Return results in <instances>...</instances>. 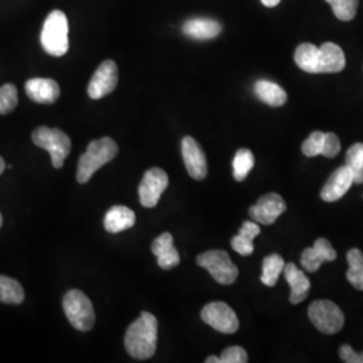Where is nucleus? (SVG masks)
Returning <instances> with one entry per match:
<instances>
[{
    "mask_svg": "<svg viewBox=\"0 0 363 363\" xmlns=\"http://www.w3.org/2000/svg\"><path fill=\"white\" fill-rule=\"evenodd\" d=\"M118 69L116 62L106 60L97 67L88 85V94L91 100H100L116 89Z\"/></svg>",
    "mask_w": 363,
    "mask_h": 363,
    "instance_id": "9d476101",
    "label": "nucleus"
},
{
    "mask_svg": "<svg viewBox=\"0 0 363 363\" xmlns=\"http://www.w3.org/2000/svg\"><path fill=\"white\" fill-rule=\"evenodd\" d=\"M4 169H6V163H4V159L0 156V175L3 174Z\"/></svg>",
    "mask_w": 363,
    "mask_h": 363,
    "instance_id": "e433bc0d",
    "label": "nucleus"
},
{
    "mask_svg": "<svg viewBox=\"0 0 363 363\" xmlns=\"http://www.w3.org/2000/svg\"><path fill=\"white\" fill-rule=\"evenodd\" d=\"M169 187V175L162 169H150L139 184V198L144 208H155Z\"/></svg>",
    "mask_w": 363,
    "mask_h": 363,
    "instance_id": "1a4fd4ad",
    "label": "nucleus"
},
{
    "mask_svg": "<svg viewBox=\"0 0 363 363\" xmlns=\"http://www.w3.org/2000/svg\"><path fill=\"white\" fill-rule=\"evenodd\" d=\"M152 253L157 257V264L162 269H172L179 265L181 256L174 247V238L171 233L160 234L152 242Z\"/></svg>",
    "mask_w": 363,
    "mask_h": 363,
    "instance_id": "dca6fc26",
    "label": "nucleus"
},
{
    "mask_svg": "<svg viewBox=\"0 0 363 363\" xmlns=\"http://www.w3.org/2000/svg\"><path fill=\"white\" fill-rule=\"evenodd\" d=\"M330 6L339 21L350 22L357 15L359 0H333Z\"/></svg>",
    "mask_w": 363,
    "mask_h": 363,
    "instance_id": "c85d7f7f",
    "label": "nucleus"
},
{
    "mask_svg": "<svg viewBox=\"0 0 363 363\" xmlns=\"http://www.w3.org/2000/svg\"><path fill=\"white\" fill-rule=\"evenodd\" d=\"M220 363H247V352L240 346H232L222 351Z\"/></svg>",
    "mask_w": 363,
    "mask_h": 363,
    "instance_id": "2f4dec72",
    "label": "nucleus"
},
{
    "mask_svg": "<svg viewBox=\"0 0 363 363\" xmlns=\"http://www.w3.org/2000/svg\"><path fill=\"white\" fill-rule=\"evenodd\" d=\"M64 311L70 325L78 331L86 333L93 328L96 320L94 308L84 292L78 289L69 291L64 298Z\"/></svg>",
    "mask_w": 363,
    "mask_h": 363,
    "instance_id": "39448f33",
    "label": "nucleus"
},
{
    "mask_svg": "<svg viewBox=\"0 0 363 363\" xmlns=\"http://www.w3.org/2000/svg\"><path fill=\"white\" fill-rule=\"evenodd\" d=\"M40 43L45 52L52 57H62L69 50V23L65 13L54 10L46 18L42 33Z\"/></svg>",
    "mask_w": 363,
    "mask_h": 363,
    "instance_id": "7ed1b4c3",
    "label": "nucleus"
},
{
    "mask_svg": "<svg viewBox=\"0 0 363 363\" xmlns=\"http://www.w3.org/2000/svg\"><path fill=\"white\" fill-rule=\"evenodd\" d=\"M25 300L22 286L7 276H0V301L6 304H21Z\"/></svg>",
    "mask_w": 363,
    "mask_h": 363,
    "instance_id": "393cba45",
    "label": "nucleus"
},
{
    "mask_svg": "<svg viewBox=\"0 0 363 363\" xmlns=\"http://www.w3.org/2000/svg\"><path fill=\"white\" fill-rule=\"evenodd\" d=\"M283 273L286 276L288 284L291 286V296H289L291 304H298L304 301L311 289V283L308 277L304 274V272H301L294 262L286 264Z\"/></svg>",
    "mask_w": 363,
    "mask_h": 363,
    "instance_id": "a211bd4d",
    "label": "nucleus"
},
{
    "mask_svg": "<svg viewBox=\"0 0 363 363\" xmlns=\"http://www.w3.org/2000/svg\"><path fill=\"white\" fill-rule=\"evenodd\" d=\"M255 167V155L250 150L241 148L233 159V175L237 182L247 179V174Z\"/></svg>",
    "mask_w": 363,
    "mask_h": 363,
    "instance_id": "bb28decb",
    "label": "nucleus"
},
{
    "mask_svg": "<svg viewBox=\"0 0 363 363\" xmlns=\"http://www.w3.org/2000/svg\"><path fill=\"white\" fill-rule=\"evenodd\" d=\"M182 156L186 169L191 178L202 181L208 175V160L202 147L191 136L182 140Z\"/></svg>",
    "mask_w": 363,
    "mask_h": 363,
    "instance_id": "9b49d317",
    "label": "nucleus"
},
{
    "mask_svg": "<svg viewBox=\"0 0 363 363\" xmlns=\"http://www.w3.org/2000/svg\"><path fill=\"white\" fill-rule=\"evenodd\" d=\"M1 225H3V217H1V214H0V228H1Z\"/></svg>",
    "mask_w": 363,
    "mask_h": 363,
    "instance_id": "4c0bfd02",
    "label": "nucleus"
},
{
    "mask_svg": "<svg viewBox=\"0 0 363 363\" xmlns=\"http://www.w3.org/2000/svg\"><path fill=\"white\" fill-rule=\"evenodd\" d=\"M339 357L343 362L346 363H363V351L357 352L352 350V347L349 345H343L339 349Z\"/></svg>",
    "mask_w": 363,
    "mask_h": 363,
    "instance_id": "72a5a7b5",
    "label": "nucleus"
},
{
    "mask_svg": "<svg viewBox=\"0 0 363 363\" xmlns=\"http://www.w3.org/2000/svg\"><path fill=\"white\" fill-rule=\"evenodd\" d=\"M308 316L312 325L320 333L334 335L345 325V315L334 301L316 300L308 308Z\"/></svg>",
    "mask_w": 363,
    "mask_h": 363,
    "instance_id": "0eeeda50",
    "label": "nucleus"
},
{
    "mask_svg": "<svg viewBox=\"0 0 363 363\" xmlns=\"http://www.w3.org/2000/svg\"><path fill=\"white\" fill-rule=\"evenodd\" d=\"M340 152V140L335 133H325V142L322 155L325 157H335Z\"/></svg>",
    "mask_w": 363,
    "mask_h": 363,
    "instance_id": "473e14b6",
    "label": "nucleus"
},
{
    "mask_svg": "<svg viewBox=\"0 0 363 363\" xmlns=\"http://www.w3.org/2000/svg\"><path fill=\"white\" fill-rule=\"evenodd\" d=\"M286 210L284 199L276 193H269L262 195L257 203L249 208V216L255 222L262 225H272Z\"/></svg>",
    "mask_w": 363,
    "mask_h": 363,
    "instance_id": "f8f14e48",
    "label": "nucleus"
},
{
    "mask_svg": "<svg viewBox=\"0 0 363 363\" xmlns=\"http://www.w3.org/2000/svg\"><path fill=\"white\" fill-rule=\"evenodd\" d=\"M325 1H327V3H328V4H330V3H331V1H333V0H325Z\"/></svg>",
    "mask_w": 363,
    "mask_h": 363,
    "instance_id": "58836bf2",
    "label": "nucleus"
},
{
    "mask_svg": "<svg viewBox=\"0 0 363 363\" xmlns=\"http://www.w3.org/2000/svg\"><path fill=\"white\" fill-rule=\"evenodd\" d=\"M30 100L38 104H52L58 100L61 89L52 78H31L25 85Z\"/></svg>",
    "mask_w": 363,
    "mask_h": 363,
    "instance_id": "2eb2a0df",
    "label": "nucleus"
},
{
    "mask_svg": "<svg viewBox=\"0 0 363 363\" xmlns=\"http://www.w3.org/2000/svg\"><path fill=\"white\" fill-rule=\"evenodd\" d=\"M354 183V177L352 172L347 166H342L335 169L328 181L325 182L320 196L325 202H335L339 201L342 196L350 190L351 186Z\"/></svg>",
    "mask_w": 363,
    "mask_h": 363,
    "instance_id": "4468645a",
    "label": "nucleus"
},
{
    "mask_svg": "<svg viewBox=\"0 0 363 363\" xmlns=\"http://www.w3.org/2000/svg\"><path fill=\"white\" fill-rule=\"evenodd\" d=\"M222 26L217 21L208 18H194L183 25L184 35L193 39H213L220 35Z\"/></svg>",
    "mask_w": 363,
    "mask_h": 363,
    "instance_id": "aec40b11",
    "label": "nucleus"
},
{
    "mask_svg": "<svg viewBox=\"0 0 363 363\" xmlns=\"http://www.w3.org/2000/svg\"><path fill=\"white\" fill-rule=\"evenodd\" d=\"M196 264L205 268L222 286L233 284L238 277V268L225 250H208L196 257Z\"/></svg>",
    "mask_w": 363,
    "mask_h": 363,
    "instance_id": "423d86ee",
    "label": "nucleus"
},
{
    "mask_svg": "<svg viewBox=\"0 0 363 363\" xmlns=\"http://www.w3.org/2000/svg\"><path fill=\"white\" fill-rule=\"evenodd\" d=\"M347 280L351 286L363 291V253L359 249H351L347 253Z\"/></svg>",
    "mask_w": 363,
    "mask_h": 363,
    "instance_id": "a878e982",
    "label": "nucleus"
},
{
    "mask_svg": "<svg viewBox=\"0 0 363 363\" xmlns=\"http://www.w3.org/2000/svg\"><path fill=\"white\" fill-rule=\"evenodd\" d=\"M284 267H286V262L280 255H271L265 257L262 261L261 283L267 286H276L279 276L283 273Z\"/></svg>",
    "mask_w": 363,
    "mask_h": 363,
    "instance_id": "b1692460",
    "label": "nucleus"
},
{
    "mask_svg": "<svg viewBox=\"0 0 363 363\" xmlns=\"http://www.w3.org/2000/svg\"><path fill=\"white\" fill-rule=\"evenodd\" d=\"M318 57L319 48L313 43H301L295 50V62L296 65L307 73L318 74Z\"/></svg>",
    "mask_w": 363,
    "mask_h": 363,
    "instance_id": "5701e85b",
    "label": "nucleus"
},
{
    "mask_svg": "<svg viewBox=\"0 0 363 363\" xmlns=\"http://www.w3.org/2000/svg\"><path fill=\"white\" fill-rule=\"evenodd\" d=\"M206 363H220V359L213 355V357H208V359H206Z\"/></svg>",
    "mask_w": 363,
    "mask_h": 363,
    "instance_id": "c9c22d12",
    "label": "nucleus"
},
{
    "mask_svg": "<svg viewBox=\"0 0 363 363\" xmlns=\"http://www.w3.org/2000/svg\"><path fill=\"white\" fill-rule=\"evenodd\" d=\"M346 66L343 50L333 42H325L319 48L318 74L319 73H339Z\"/></svg>",
    "mask_w": 363,
    "mask_h": 363,
    "instance_id": "f3484780",
    "label": "nucleus"
},
{
    "mask_svg": "<svg viewBox=\"0 0 363 363\" xmlns=\"http://www.w3.org/2000/svg\"><path fill=\"white\" fill-rule=\"evenodd\" d=\"M201 318L206 325L222 334H234L240 327L235 312L223 301L206 304L201 311Z\"/></svg>",
    "mask_w": 363,
    "mask_h": 363,
    "instance_id": "6e6552de",
    "label": "nucleus"
},
{
    "mask_svg": "<svg viewBox=\"0 0 363 363\" xmlns=\"http://www.w3.org/2000/svg\"><path fill=\"white\" fill-rule=\"evenodd\" d=\"M323 142H325V132L315 130L304 140V143L301 145V151L304 155L308 156V157L322 155Z\"/></svg>",
    "mask_w": 363,
    "mask_h": 363,
    "instance_id": "7c9ffc66",
    "label": "nucleus"
},
{
    "mask_svg": "<svg viewBox=\"0 0 363 363\" xmlns=\"http://www.w3.org/2000/svg\"><path fill=\"white\" fill-rule=\"evenodd\" d=\"M261 229L256 222L247 220L237 235L232 238V247L241 256H250L255 250L253 240L259 235Z\"/></svg>",
    "mask_w": 363,
    "mask_h": 363,
    "instance_id": "4be33fe9",
    "label": "nucleus"
},
{
    "mask_svg": "<svg viewBox=\"0 0 363 363\" xmlns=\"http://www.w3.org/2000/svg\"><path fill=\"white\" fill-rule=\"evenodd\" d=\"M118 152V147L113 139L101 138L89 143L86 151L79 157L77 167V182L84 184L89 182L97 169L113 160Z\"/></svg>",
    "mask_w": 363,
    "mask_h": 363,
    "instance_id": "f03ea898",
    "label": "nucleus"
},
{
    "mask_svg": "<svg viewBox=\"0 0 363 363\" xmlns=\"http://www.w3.org/2000/svg\"><path fill=\"white\" fill-rule=\"evenodd\" d=\"M18 105V89L13 84H6L0 88V115L13 112Z\"/></svg>",
    "mask_w": 363,
    "mask_h": 363,
    "instance_id": "c756f323",
    "label": "nucleus"
},
{
    "mask_svg": "<svg viewBox=\"0 0 363 363\" xmlns=\"http://www.w3.org/2000/svg\"><path fill=\"white\" fill-rule=\"evenodd\" d=\"M33 143L50 154L54 169H62L66 157L72 151L70 138L58 128L39 127L33 132Z\"/></svg>",
    "mask_w": 363,
    "mask_h": 363,
    "instance_id": "20e7f679",
    "label": "nucleus"
},
{
    "mask_svg": "<svg viewBox=\"0 0 363 363\" xmlns=\"http://www.w3.org/2000/svg\"><path fill=\"white\" fill-rule=\"evenodd\" d=\"M253 89L259 100L273 108L283 106L288 100L286 91L280 85L268 79H259L255 84Z\"/></svg>",
    "mask_w": 363,
    "mask_h": 363,
    "instance_id": "412c9836",
    "label": "nucleus"
},
{
    "mask_svg": "<svg viewBox=\"0 0 363 363\" xmlns=\"http://www.w3.org/2000/svg\"><path fill=\"white\" fill-rule=\"evenodd\" d=\"M354 177V183H363V143L351 145L346 154V164Z\"/></svg>",
    "mask_w": 363,
    "mask_h": 363,
    "instance_id": "cd10ccee",
    "label": "nucleus"
},
{
    "mask_svg": "<svg viewBox=\"0 0 363 363\" xmlns=\"http://www.w3.org/2000/svg\"><path fill=\"white\" fill-rule=\"evenodd\" d=\"M337 259V252L325 238H318L313 247H307L301 253V265L307 272H316L322 264Z\"/></svg>",
    "mask_w": 363,
    "mask_h": 363,
    "instance_id": "ddd939ff",
    "label": "nucleus"
},
{
    "mask_svg": "<svg viewBox=\"0 0 363 363\" xmlns=\"http://www.w3.org/2000/svg\"><path fill=\"white\" fill-rule=\"evenodd\" d=\"M125 350L135 359L152 358L157 346V320L150 312H142L140 318L128 327L124 337Z\"/></svg>",
    "mask_w": 363,
    "mask_h": 363,
    "instance_id": "f257e3e1",
    "label": "nucleus"
},
{
    "mask_svg": "<svg viewBox=\"0 0 363 363\" xmlns=\"http://www.w3.org/2000/svg\"><path fill=\"white\" fill-rule=\"evenodd\" d=\"M136 223L135 213L127 206H113L105 214V230L109 233H120L130 229Z\"/></svg>",
    "mask_w": 363,
    "mask_h": 363,
    "instance_id": "6ab92c4d",
    "label": "nucleus"
},
{
    "mask_svg": "<svg viewBox=\"0 0 363 363\" xmlns=\"http://www.w3.org/2000/svg\"><path fill=\"white\" fill-rule=\"evenodd\" d=\"M280 1H281V0H261V3H262L265 7H269V9L279 6Z\"/></svg>",
    "mask_w": 363,
    "mask_h": 363,
    "instance_id": "f704fd0d",
    "label": "nucleus"
}]
</instances>
